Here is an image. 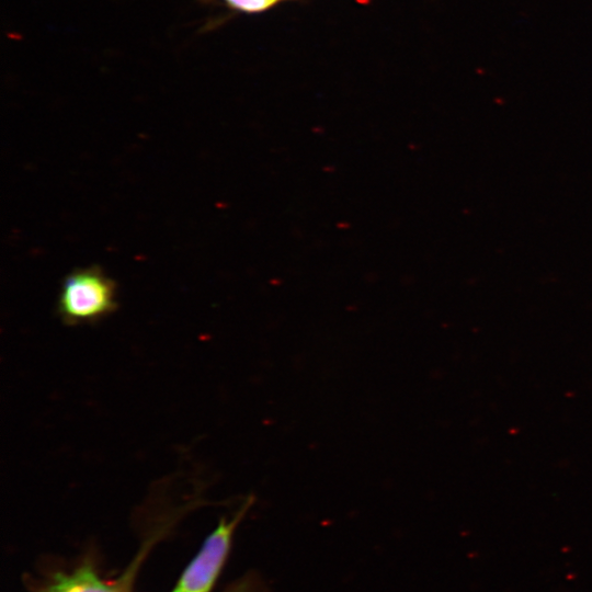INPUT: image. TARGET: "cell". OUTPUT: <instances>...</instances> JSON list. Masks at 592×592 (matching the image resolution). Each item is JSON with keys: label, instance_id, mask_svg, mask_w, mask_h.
<instances>
[{"label": "cell", "instance_id": "cell-1", "mask_svg": "<svg viewBox=\"0 0 592 592\" xmlns=\"http://www.w3.org/2000/svg\"><path fill=\"white\" fill-rule=\"evenodd\" d=\"M114 282L98 267L80 269L62 282L57 314L69 326L92 323L116 308Z\"/></svg>", "mask_w": 592, "mask_h": 592}, {"label": "cell", "instance_id": "cell-2", "mask_svg": "<svg viewBox=\"0 0 592 592\" xmlns=\"http://www.w3.org/2000/svg\"><path fill=\"white\" fill-rule=\"evenodd\" d=\"M254 502L249 496L230 517H223L198 555L180 578L173 592H209L228 556L235 530Z\"/></svg>", "mask_w": 592, "mask_h": 592}, {"label": "cell", "instance_id": "cell-3", "mask_svg": "<svg viewBox=\"0 0 592 592\" xmlns=\"http://www.w3.org/2000/svg\"><path fill=\"white\" fill-rule=\"evenodd\" d=\"M47 592H123V589L104 582L86 566L70 574H57Z\"/></svg>", "mask_w": 592, "mask_h": 592}, {"label": "cell", "instance_id": "cell-4", "mask_svg": "<svg viewBox=\"0 0 592 592\" xmlns=\"http://www.w3.org/2000/svg\"><path fill=\"white\" fill-rule=\"evenodd\" d=\"M230 9L255 13L274 5L278 0H223Z\"/></svg>", "mask_w": 592, "mask_h": 592}, {"label": "cell", "instance_id": "cell-5", "mask_svg": "<svg viewBox=\"0 0 592 592\" xmlns=\"http://www.w3.org/2000/svg\"><path fill=\"white\" fill-rule=\"evenodd\" d=\"M224 592H267L262 580L254 574H248L227 588Z\"/></svg>", "mask_w": 592, "mask_h": 592}]
</instances>
